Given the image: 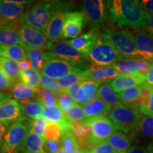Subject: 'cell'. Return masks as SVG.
I'll list each match as a JSON object with an SVG mask.
<instances>
[{"instance_id": "6da1fadb", "label": "cell", "mask_w": 153, "mask_h": 153, "mask_svg": "<svg viewBox=\"0 0 153 153\" xmlns=\"http://www.w3.org/2000/svg\"><path fill=\"white\" fill-rule=\"evenodd\" d=\"M107 20L119 27L128 26L135 28L144 27L147 14L135 1L112 0L105 1Z\"/></svg>"}, {"instance_id": "7a4b0ae2", "label": "cell", "mask_w": 153, "mask_h": 153, "mask_svg": "<svg viewBox=\"0 0 153 153\" xmlns=\"http://www.w3.org/2000/svg\"><path fill=\"white\" fill-rule=\"evenodd\" d=\"M59 4L60 1H41L36 4L22 15L17 21L18 24L20 27L25 25L45 33L48 25Z\"/></svg>"}, {"instance_id": "3957f363", "label": "cell", "mask_w": 153, "mask_h": 153, "mask_svg": "<svg viewBox=\"0 0 153 153\" xmlns=\"http://www.w3.org/2000/svg\"><path fill=\"white\" fill-rule=\"evenodd\" d=\"M106 39L126 58H141L153 62V54L139 51L135 45L133 32L128 29H108L103 33Z\"/></svg>"}, {"instance_id": "277c9868", "label": "cell", "mask_w": 153, "mask_h": 153, "mask_svg": "<svg viewBox=\"0 0 153 153\" xmlns=\"http://www.w3.org/2000/svg\"><path fill=\"white\" fill-rule=\"evenodd\" d=\"M87 57L88 60L99 66H112L126 59L103 34L99 33Z\"/></svg>"}, {"instance_id": "5b68a950", "label": "cell", "mask_w": 153, "mask_h": 153, "mask_svg": "<svg viewBox=\"0 0 153 153\" xmlns=\"http://www.w3.org/2000/svg\"><path fill=\"white\" fill-rule=\"evenodd\" d=\"M82 66L83 65H81V63L65 60L49 51L44 53V62L41 74L52 79L58 80Z\"/></svg>"}, {"instance_id": "8992f818", "label": "cell", "mask_w": 153, "mask_h": 153, "mask_svg": "<svg viewBox=\"0 0 153 153\" xmlns=\"http://www.w3.org/2000/svg\"><path fill=\"white\" fill-rule=\"evenodd\" d=\"M142 115L138 110L127 108L121 104L111 111L108 118L115 129L122 133H129L137 125Z\"/></svg>"}, {"instance_id": "52a82bcc", "label": "cell", "mask_w": 153, "mask_h": 153, "mask_svg": "<svg viewBox=\"0 0 153 153\" xmlns=\"http://www.w3.org/2000/svg\"><path fill=\"white\" fill-rule=\"evenodd\" d=\"M30 128L21 121L14 122L9 126L1 147V153H20L23 152L25 139Z\"/></svg>"}, {"instance_id": "ba28073f", "label": "cell", "mask_w": 153, "mask_h": 153, "mask_svg": "<svg viewBox=\"0 0 153 153\" xmlns=\"http://www.w3.org/2000/svg\"><path fill=\"white\" fill-rule=\"evenodd\" d=\"M82 12L86 22L92 30H97L104 27L107 21L106 2L102 0H85L82 3Z\"/></svg>"}, {"instance_id": "9c48e42d", "label": "cell", "mask_w": 153, "mask_h": 153, "mask_svg": "<svg viewBox=\"0 0 153 153\" xmlns=\"http://www.w3.org/2000/svg\"><path fill=\"white\" fill-rule=\"evenodd\" d=\"M70 2H60L57 10L50 21L45 35L50 42H57L62 38V29L66 14L70 8Z\"/></svg>"}, {"instance_id": "30bf717a", "label": "cell", "mask_w": 153, "mask_h": 153, "mask_svg": "<svg viewBox=\"0 0 153 153\" xmlns=\"http://www.w3.org/2000/svg\"><path fill=\"white\" fill-rule=\"evenodd\" d=\"M19 32L24 49L36 48L43 51L48 48L49 41L45 33L25 25L19 28Z\"/></svg>"}, {"instance_id": "8fae6325", "label": "cell", "mask_w": 153, "mask_h": 153, "mask_svg": "<svg viewBox=\"0 0 153 153\" xmlns=\"http://www.w3.org/2000/svg\"><path fill=\"white\" fill-rule=\"evenodd\" d=\"M85 122L90 127L93 145L99 142L106 140L115 129L109 118L104 116L87 118Z\"/></svg>"}, {"instance_id": "7c38bea8", "label": "cell", "mask_w": 153, "mask_h": 153, "mask_svg": "<svg viewBox=\"0 0 153 153\" xmlns=\"http://www.w3.org/2000/svg\"><path fill=\"white\" fill-rule=\"evenodd\" d=\"M50 52L57 55L63 60L69 62L82 63L83 61L88 60L86 55L80 53L79 51L74 48L67 41L50 42L48 48Z\"/></svg>"}, {"instance_id": "4fadbf2b", "label": "cell", "mask_w": 153, "mask_h": 153, "mask_svg": "<svg viewBox=\"0 0 153 153\" xmlns=\"http://www.w3.org/2000/svg\"><path fill=\"white\" fill-rule=\"evenodd\" d=\"M86 18L82 11H68L65 18L62 38H75L81 33L85 27Z\"/></svg>"}, {"instance_id": "5bb4252c", "label": "cell", "mask_w": 153, "mask_h": 153, "mask_svg": "<svg viewBox=\"0 0 153 153\" xmlns=\"http://www.w3.org/2000/svg\"><path fill=\"white\" fill-rule=\"evenodd\" d=\"M129 133L130 140L136 143L145 140H153V116L142 115L137 125Z\"/></svg>"}, {"instance_id": "9a60e30c", "label": "cell", "mask_w": 153, "mask_h": 153, "mask_svg": "<svg viewBox=\"0 0 153 153\" xmlns=\"http://www.w3.org/2000/svg\"><path fill=\"white\" fill-rule=\"evenodd\" d=\"M42 116L50 123H55L60 126L62 134L68 131H72L73 126L67 118L65 113L57 106L46 108L44 107Z\"/></svg>"}, {"instance_id": "2e32d148", "label": "cell", "mask_w": 153, "mask_h": 153, "mask_svg": "<svg viewBox=\"0 0 153 153\" xmlns=\"http://www.w3.org/2000/svg\"><path fill=\"white\" fill-rule=\"evenodd\" d=\"M145 82V76L141 74L119 75L109 82L111 87L116 93L119 94L131 87L139 86Z\"/></svg>"}, {"instance_id": "e0dca14e", "label": "cell", "mask_w": 153, "mask_h": 153, "mask_svg": "<svg viewBox=\"0 0 153 153\" xmlns=\"http://www.w3.org/2000/svg\"><path fill=\"white\" fill-rule=\"evenodd\" d=\"M88 80L103 82H109L115 77L119 75L112 66H99L92 64L88 66Z\"/></svg>"}, {"instance_id": "ac0fdd59", "label": "cell", "mask_w": 153, "mask_h": 153, "mask_svg": "<svg viewBox=\"0 0 153 153\" xmlns=\"http://www.w3.org/2000/svg\"><path fill=\"white\" fill-rule=\"evenodd\" d=\"M22 120V107L19 102L11 99L0 105V122L11 123Z\"/></svg>"}, {"instance_id": "d6986e66", "label": "cell", "mask_w": 153, "mask_h": 153, "mask_svg": "<svg viewBox=\"0 0 153 153\" xmlns=\"http://www.w3.org/2000/svg\"><path fill=\"white\" fill-rule=\"evenodd\" d=\"M101 84L100 82L94 80H86L82 82L74 99L76 104L85 105L92 101L97 97V90Z\"/></svg>"}, {"instance_id": "ffe728a7", "label": "cell", "mask_w": 153, "mask_h": 153, "mask_svg": "<svg viewBox=\"0 0 153 153\" xmlns=\"http://www.w3.org/2000/svg\"><path fill=\"white\" fill-rule=\"evenodd\" d=\"M82 108L87 118L100 117V116L106 117L112 110V108H110L104 101L98 97H96L90 102L84 105Z\"/></svg>"}, {"instance_id": "44dd1931", "label": "cell", "mask_w": 153, "mask_h": 153, "mask_svg": "<svg viewBox=\"0 0 153 153\" xmlns=\"http://www.w3.org/2000/svg\"><path fill=\"white\" fill-rule=\"evenodd\" d=\"M25 8V5L12 3L9 0H0V16L8 22H17Z\"/></svg>"}, {"instance_id": "7402d4cb", "label": "cell", "mask_w": 153, "mask_h": 153, "mask_svg": "<svg viewBox=\"0 0 153 153\" xmlns=\"http://www.w3.org/2000/svg\"><path fill=\"white\" fill-rule=\"evenodd\" d=\"M98 33L96 30H89L87 33L78 36L74 39L68 41L70 45L80 53L87 56L88 52L94 43Z\"/></svg>"}, {"instance_id": "603a6c76", "label": "cell", "mask_w": 153, "mask_h": 153, "mask_svg": "<svg viewBox=\"0 0 153 153\" xmlns=\"http://www.w3.org/2000/svg\"><path fill=\"white\" fill-rule=\"evenodd\" d=\"M97 97L104 101L112 109L122 104L118 94L112 89L109 82H104L99 86L97 90Z\"/></svg>"}, {"instance_id": "cb8c5ba5", "label": "cell", "mask_w": 153, "mask_h": 153, "mask_svg": "<svg viewBox=\"0 0 153 153\" xmlns=\"http://www.w3.org/2000/svg\"><path fill=\"white\" fill-rule=\"evenodd\" d=\"M118 97L121 103L127 108L138 110L140 106V85L135 86L126 89L119 94Z\"/></svg>"}, {"instance_id": "d4e9b609", "label": "cell", "mask_w": 153, "mask_h": 153, "mask_svg": "<svg viewBox=\"0 0 153 153\" xmlns=\"http://www.w3.org/2000/svg\"><path fill=\"white\" fill-rule=\"evenodd\" d=\"M106 141L117 153H125L131 147V141L128 136L118 131L113 132Z\"/></svg>"}, {"instance_id": "484cf974", "label": "cell", "mask_w": 153, "mask_h": 153, "mask_svg": "<svg viewBox=\"0 0 153 153\" xmlns=\"http://www.w3.org/2000/svg\"><path fill=\"white\" fill-rule=\"evenodd\" d=\"M87 68L88 67L83 65L81 68L76 69V70H74L71 74H68L65 77L57 80L60 89L62 91H65L74 84L88 80L87 74Z\"/></svg>"}, {"instance_id": "4316f807", "label": "cell", "mask_w": 153, "mask_h": 153, "mask_svg": "<svg viewBox=\"0 0 153 153\" xmlns=\"http://www.w3.org/2000/svg\"><path fill=\"white\" fill-rule=\"evenodd\" d=\"M0 70L13 83H20V69L16 61L0 57Z\"/></svg>"}, {"instance_id": "83f0119b", "label": "cell", "mask_w": 153, "mask_h": 153, "mask_svg": "<svg viewBox=\"0 0 153 153\" xmlns=\"http://www.w3.org/2000/svg\"><path fill=\"white\" fill-rule=\"evenodd\" d=\"M43 137L36 135L29 130L27 136L25 139L23 152L24 153H45L44 151Z\"/></svg>"}, {"instance_id": "f1b7e54d", "label": "cell", "mask_w": 153, "mask_h": 153, "mask_svg": "<svg viewBox=\"0 0 153 153\" xmlns=\"http://www.w3.org/2000/svg\"><path fill=\"white\" fill-rule=\"evenodd\" d=\"M19 29L14 27H0V45H20L22 47Z\"/></svg>"}, {"instance_id": "f546056e", "label": "cell", "mask_w": 153, "mask_h": 153, "mask_svg": "<svg viewBox=\"0 0 153 153\" xmlns=\"http://www.w3.org/2000/svg\"><path fill=\"white\" fill-rule=\"evenodd\" d=\"M135 45L139 51L153 54V34L148 31L133 32Z\"/></svg>"}, {"instance_id": "4dcf8cb0", "label": "cell", "mask_w": 153, "mask_h": 153, "mask_svg": "<svg viewBox=\"0 0 153 153\" xmlns=\"http://www.w3.org/2000/svg\"><path fill=\"white\" fill-rule=\"evenodd\" d=\"M58 153H82L72 131L62 133L60 139V150Z\"/></svg>"}, {"instance_id": "1f68e13d", "label": "cell", "mask_w": 153, "mask_h": 153, "mask_svg": "<svg viewBox=\"0 0 153 153\" xmlns=\"http://www.w3.org/2000/svg\"><path fill=\"white\" fill-rule=\"evenodd\" d=\"M22 107V111L26 117L36 119L43 114L44 106L37 99H30V100L19 101Z\"/></svg>"}, {"instance_id": "d6a6232c", "label": "cell", "mask_w": 153, "mask_h": 153, "mask_svg": "<svg viewBox=\"0 0 153 153\" xmlns=\"http://www.w3.org/2000/svg\"><path fill=\"white\" fill-rule=\"evenodd\" d=\"M0 57L16 62L27 59L26 51L20 45H0Z\"/></svg>"}, {"instance_id": "836d02e7", "label": "cell", "mask_w": 153, "mask_h": 153, "mask_svg": "<svg viewBox=\"0 0 153 153\" xmlns=\"http://www.w3.org/2000/svg\"><path fill=\"white\" fill-rule=\"evenodd\" d=\"M12 97L19 101L30 100L33 98H36V89L22 83H16L11 89Z\"/></svg>"}, {"instance_id": "e575fe53", "label": "cell", "mask_w": 153, "mask_h": 153, "mask_svg": "<svg viewBox=\"0 0 153 153\" xmlns=\"http://www.w3.org/2000/svg\"><path fill=\"white\" fill-rule=\"evenodd\" d=\"M113 68L118 74L129 75V74H138L137 70V58H126L119 62L115 63Z\"/></svg>"}, {"instance_id": "d590c367", "label": "cell", "mask_w": 153, "mask_h": 153, "mask_svg": "<svg viewBox=\"0 0 153 153\" xmlns=\"http://www.w3.org/2000/svg\"><path fill=\"white\" fill-rule=\"evenodd\" d=\"M27 59L30 61L31 68L37 72H41L44 62V52L36 48L25 49Z\"/></svg>"}, {"instance_id": "8d00e7d4", "label": "cell", "mask_w": 153, "mask_h": 153, "mask_svg": "<svg viewBox=\"0 0 153 153\" xmlns=\"http://www.w3.org/2000/svg\"><path fill=\"white\" fill-rule=\"evenodd\" d=\"M20 81L22 83L33 89L40 88L39 72L32 68L20 70Z\"/></svg>"}, {"instance_id": "74e56055", "label": "cell", "mask_w": 153, "mask_h": 153, "mask_svg": "<svg viewBox=\"0 0 153 153\" xmlns=\"http://www.w3.org/2000/svg\"><path fill=\"white\" fill-rule=\"evenodd\" d=\"M36 99L41 103L44 107L50 108L57 106V94L52 91L37 88L36 89Z\"/></svg>"}, {"instance_id": "f35d334b", "label": "cell", "mask_w": 153, "mask_h": 153, "mask_svg": "<svg viewBox=\"0 0 153 153\" xmlns=\"http://www.w3.org/2000/svg\"><path fill=\"white\" fill-rule=\"evenodd\" d=\"M65 115L66 116L67 118L70 120V123L72 124V126L76 124L83 123L87 119L86 118L82 107L76 104L72 108L65 113Z\"/></svg>"}, {"instance_id": "ab89813d", "label": "cell", "mask_w": 153, "mask_h": 153, "mask_svg": "<svg viewBox=\"0 0 153 153\" xmlns=\"http://www.w3.org/2000/svg\"><path fill=\"white\" fill-rule=\"evenodd\" d=\"M75 104V101L64 91L57 94V106L64 113L72 108Z\"/></svg>"}, {"instance_id": "60d3db41", "label": "cell", "mask_w": 153, "mask_h": 153, "mask_svg": "<svg viewBox=\"0 0 153 153\" xmlns=\"http://www.w3.org/2000/svg\"><path fill=\"white\" fill-rule=\"evenodd\" d=\"M61 135H62V132H61L60 126L55 123L48 122L45 131H44V139L60 141Z\"/></svg>"}, {"instance_id": "b9f144b4", "label": "cell", "mask_w": 153, "mask_h": 153, "mask_svg": "<svg viewBox=\"0 0 153 153\" xmlns=\"http://www.w3.org/2000/svg\"><path fill=\"white\" fill-rule=\"evenodd\" d=\"M40 87L52 91L56 94L62 91L57 83V80L51 79V78L47 77L41 74H40Z\"/></svg>"}, {"instance_id": "7bdbcfd3", "label": "cell", "mask_w": 153, "mask_h": 153, "mask_svg": "<svg viewBox=\"0 0 153 153\" xmlns=\"http://www.w3.org/2000/svg\"><path fill=\"white\" fill-rule=\"evenodd\" d=\"M48 123V121L43 116H40L36 119H33L30 123V131H32L36 135L43 137L44 131Z\"/></svg>"}, {"instance_id": "ee69618b", "label": "cell", "mask_w": 153, "mask_h": 153, "mask_svg": "<svg viewBox=\"0 0 153 153\" xmlns=\"http://www.w3.org/2000/svg\"><path fill=\"white\" fill-rule=\"evenodd\" d=\"M89 153H117L106 140L101 141L94 145Z\"/></svg>"}, {"instance_id": "f6af8a7d", "label": "cell", "mask_w": 153, "mask_h": 153, "mask_svg": "<svg viewBox=\"0 0 153 153\" xmlns=\"http://www.w3.org/2000/svg\"><path fill=\"white\" fill-rule=\"evenodd\" d=\"M60 150V141L45 140L44 151L45 153H58Z\"/></svg>"}, {"instance_id": "bcb514c9", "label": "cell", "mask_w": 153, "mask_h": 153, "mask_svg": "<svg viewBox=\"0 0 153 153\" xmlns=\"http://www.w3.org/2000/svg\"><path fill=\"white\" fill-rule=\"evenodd\" d=\"M152 63L149 62L148 60H145L144 59L137 58V72L143 75H146L148 73L149 69L152 65Z\"/></svg>"}, {"instance_id": "7dc6e473", "label": "cell", "mask_w": 153, "mask_h": 153, "mask_svg": "<svg viewBox=\"0 0 153 153\" xmlns=\"http://www.w3.org/2000/svg\"><path fill=\"white\" fill-rule=\"evenodd\" d=\"M138 111L142 114L144 115H152L153 116V87H151L150 95L148 103L144 107H140L138 108Z\"/></svg>"}, {"instance_id": "c3c4849f", "label": "cell", "mask_w": 153, "mask_h": 153, "mask_svg": "<svg viewBox=\"0 0 153 153\" xmlns=\"http://www.w3.org/2000/svg\"><path fill=\"white\" fill-rule=\"evenodd\" d=\"M14 85L15 84L11 82L0 70V90L5 91L12 89Z\"/></svg>"}, {"instance_id": "681fc988", "label": "cell", "mask_w": 153, "mask_h": 153, "mask_svg": "<svg viewBox=\"0 0 153 153\" xmlns=\"http://www.w3.org/2000/svg\"><path fill=\"white\" fill-rule=\"evenodd\" d=\"M140 8L144 11L147 14L153 13V0H141L135 1Z\"/></svg>"}, {"instance_id": "f907efd6", "label": "cell", "mask_w": 153, "mask_h": 153, "mask_svg": "<svg viewBox=\"0 0 153 153\" xmlns=\"http://www.w3.org/2000/svg\"><path fill=\"white\" fill-rule=\"evenodd\" d=\"M82 82H78V83H76L74 84V85L70 86V87L68 88V89H67L66 90H65L64 91L65 93L68 94L70 96V97H72V99H75V97H76V93H77L78 90H79V87L80 85H81Z\"/></svg>"}, {"instance_id": "816d5d0a", "label": "cell", "mask_w": 153, "mask_h": 153, "mask_svg": "<svg viewBox=\"0 0 153 153\" xmlns=\"http://www.w3.org/2000/svg\"><path fill=\"white\" fill-rule=\"evenodd\" d=\"M10 125L11 123L0 122V150H1V147H2L6 133H7V129H8L9 126Z\"/></svg>"}, {"instance_id": "f5cc1de1", "label": "cell", "mask_w": 153, "mask_h": 153, "mask_svg": "<svg viewBox=\"0 0 153 153\" xmlns=\"http://www.w3.org/2000/svg\"><path fill=\"white\" fill-rule=\"evenodd\" d=\"M125 153H149L146 148L142 145H135L131 146L128 150H127Z\"/></svg>"}, {"instance_id": "db71d44e", "label": "cell", "mask_w": 153, "mask_h": 153, "mask_svg": "<svg viewBox=\"0 0 153 153\" xmlns=\"http://www.w3.org/2000/svg\"><path fill=\"white\" fill-rule=\"evenodd\" d=\"M144 27L148 32L153 34V13L147 15Z\"/></svg>"}, {"instance_id": "11a10c76", "label": "cell", "mask_w": 153, "mask_h": 153, "mask_svg": "<svg viewBox=\"0 0 153 153\" xmlns=\"http://www.w3.org/2000/svg\"><path fill=\"white\" fill-rule=\"evenodd\" d=\"M12 98V94L11 92L8 91H0V105L4 104Z\"/></svg>"}, {"instance_id": "9f6ffc18", "label": "cell", "mask_w": 153, "mask_h": 153, "mask_svg": "<svg viewBox=\"0 0 153 153\" xmlns=\"http://www.w3.org/2000/svg\"><path fill=\"white\" fill-rule=\"evenodd\" d=\"M145 81H147L148 85L153 87V63L149 69L148 73L145 75Z\"/></svg>"}, {"instance_id": "6f0895ef", "label": "cell", "mask_w": 153, "mask_h": 153, "mask_svg": "<svg viewBox=\"0 0 153 153\" xmlns=\"http://www.w3.org/2000/svg\"><path fill=\"white\" fill-rule=\"evenodd\" d=\"M17 63H18L19 68V69H20V70H27V69L31 68L30 62V61L28 60V59L19 61V62H17Z\"/></svg>"}, {"instance_id": "680465c9", "label": "cell", "mask_w": 153, "mask_h": 153, "mask_svg": "<svg viewBox=\"0 0 153 153\" xmlns=\"http://www.w3.org/2000/svg\"><path fill=\"white\" fill-rule=\"evenodd\" d=\"M146 148L149 153H153V140L151 141L150 143L148 145V147H147Z\"/></svg>"}, {"instance_id": "91938a15", "label": "cell", "mask_w": 153, "mask_h": 153, "mask_svg": "<svg viewBox=\"0 0 153 153\" xmlns=\"http://www.w3.org/2000/svg\"><path fill=\"white\" fill-rule=\"evenodd\" d=\"M87 152H88L87 151L84 150H82V153H87Z\"/></svg>"}, {"instance_id": "94428289", "label": "cell", "mask_w": 153, "mask_h": 153, "mask_svg": "<svg viewBox=\"0 0 153 153\" xmlns=\"http://www.w3.org/2000/svg\"><path fill=\"white\" fill-rule=\"evenodd\" d=\"M87 153H89V152H87Z\"/></svg>"}]
</instances>
